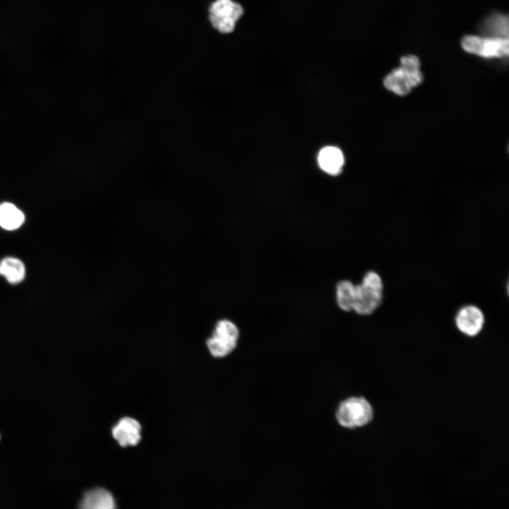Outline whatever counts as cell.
Wrapping results in <instances>:
<instances>
[{
  "instance_id": "8",
  "label": "cell",
  "mask_w": 509,
  "mask_h": 509,
  "mask_svg": "<svg viewBox=\"0 0 509 509\" xmlns=\"http://www.w3.org/2000/svg\"><path fill=\"white\" fill-rule=\"evenodd\" d=\"M141 426L135 419L125 416L112 428V435L121 447L135 446L141 440Z\"/></svg>"
},
{
  "instance_id": "1",
  "label": "cell",
  "mask_w": 509,
  "mask_h": 509,
  "mask_svg": "<svg viewBox=\"0 0 509 509\" xmlns=\"http://www.w3.org/2000/svg\"><path fill=\"white\" fill-rule=\"evenodd\" d=\"M400 66L393 69L384 78V86L390 91L406 95L419 86L423 79L419 58L412 54L402 57Z\"/></svg>"
},
{
  "instance_id": "5",
  "label": "cell",
  "mask_w": 509,
  "mask_h": 509,
  "mask_svg": "<svg viewBox=\"0 0 509 509\" xmlns=\"http://www.w3.org/2000/svg\"><path fill=\"white\" fill-rule=\"evenodd\" d=\"M239 337L237 326L230 320H219L211 337L206 341L210 353L216 358H222L230 354L236 347Z\"/></svg>"
},
{
  "instance_id": "14",
  "label": "cell",
  "mask_w": 509,
  "mask_h": 509,
  "mask_svg": "<svg viewBox=\"0 0 509 509\" xmlns=\"http://www.w3.org/2000/svg\"><path fill=\"white\" fill-rule=\"evenodd\" d=\"M355 286L351 281L342 280L336 286L337 305L344 311H351L355 300Z\"/></svg>"
},
{
  "instance_id": "11",
  "label": "cell",
  "mask_w": 509,
  "mask_h": 509,
  "mask_svg": "<svg viewBox=\"0 0 509 509\" xmlns=\"http://www.w3.org/2000/svg\"><path fill=\"white\" fill-rule=\"evenodd\" d=\"M482 35L494 37H508V17L503 13H493L479 24Z\"/></svg>"
},
{
  "instance_id": "13",
  "label": "cell",
  "mask_w": 509,
  "mask_h": 509,
  "mask_svg": "<svg viewBox=\"0 0 509 509\" xmlns=\"http://www.w3.org/2000/svg\"><path fill=\"white\" fill-rule=\"evenodd\" d=\"M0 274L12 284L21 282L25 274L23 263L14 257H6L0 262Z\"/></svg>"
},
{
  "instance_id": "6",
  "label": "cell",
  "mask_w": 509,
  "mask_h": 509,
  "mask_svg": "<svg viewBox=\"0 0 509 509\" xmlns=\"http://www.w3.org/2000/svg\"><path fill=\"white\" fill-rule=\"evenodd\" d=\"M243 14L240 4L232 0H216L209 8V19L213 27L222 33L233 31L237 21Z\"/></svg>"
},
{
  "instance_id": "10",
  "label": "cell",
  "mask_w": 509,
  "mask_h": 509,
  "mask_svg": "<svg viewBox=\"0 0 509 509\" xmlns=\"http://www.w3.org/2000/svg\"><path fill=\"white\" fill-rule=\"evenodd\" d=\"M79 509H116L112 495L103 488L87 491L79 505Z\"/></svg>"
},
{
  "instance_id": "9",
  "label": "cell",
  "mask_w": 509,
  "mask_h": 509,
  "mask_svg": "<svg viewBox=\"0 0 509 509\" xmlns=\"http://www.w3.org/2000/svg\"><path fill=\"white\" fill-rule=\"evenodd\" d=\"M317 160L320 168L332 175L339 174L344 163L341 151L334 146H326L322 148L319 152Z\"/></svg>"
},
{
  "instance_id": "3",
  "label": "cell",
  "mask_w": 509,
  "mask_h": 509,
  "mask_svg": "<svg viewBox=\"0 0 509 509\" xmlns=\"http://www.w3.org/2000/svg\"><path fill=\"white\" fill-rule=\"evenodd\" d=\"M374 411L370 403L363 397H352L343 401L337 411L339 423L347 428L364 426L373 419Z\"/></svg>"
},
{
  "instance_id": "12",
  "label": "cell",
  "mask_w": 509,
  "mask_h": 509,
  "mask_svg": "<svg viewBox=\"0 0 509 509\" xmlns=\"http://www.w3.org/2000/svg\"><path fill=\"white\" fill-rule=\"evenodd\" d=\"M25 216L13 204L4 202L0 204V226L6 230L18 228L24 222Z\"/></svg>"
},
{
  "instance_id": "4",
  "label": "cell",
  "mask_w": 509,
  "mask_h": 509,
  "mask_svg": "<svg viewBox=\"0 0 509 509\" xmlns=\"http://www.w3.org/2000/svg\"><path fill=\"white\" fill-rule=\"evenodd\" d=\"M464 51L484 58H499L508 55V37L469 35L461 40Z\"/></svg>"
},
{
  "instance_id": "2",
  "label": "cell",
  "mask_w": 509,
  "mask_h": 509,
  "mask_svg": "<svg viewBox=\"0 0 509 509\" xmlns=\"http://www.w3.org/2000/svg\"><path fill=\"white\" fill-rule=\"evenodd\" d=\"M383 281L378 273L369 271L360 283L355 286L353 310L360 315H369L380 305L383 298Z\"/></svg>"
},
{
  "instance_id": "7",
  "label": "cell",
  "mask_w": 509,
  "mask_h": 509,
  "mask_svg": "<svg viewBox=\"0 0 509 509\" xmlns=\"http://www.w3.org/2000/svg\"><path fill=\"white\" fill-rule=\"evenodd\" d=\"M455 323L461 333L473 337L481 332L485 323V316L479 307L467 305L457 311Z\"/></svg>"
}]
</instances>
